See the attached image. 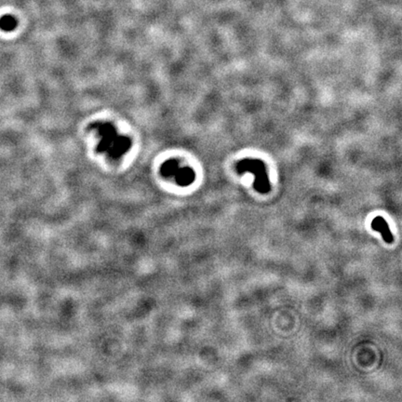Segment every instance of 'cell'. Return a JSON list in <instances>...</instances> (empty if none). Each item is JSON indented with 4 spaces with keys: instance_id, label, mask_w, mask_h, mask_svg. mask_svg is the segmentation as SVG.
I'll use <instances>...</instances> for the list:
<instances>
[{
    "instance_id": "cell-2",
    "label": "cell",
    "mask_w": 402,
    "mask_h": 402,
    "mask_svg": "<svg viewBox=\"0 0 402 402\" xmlns=\"http://www.w3.org/2000/svg\"><path fill=\"white\" fill-rule=\"evenodd\" d=\"M160 172L167 178L174 179L180 186H188L195 180L194 172L187 168L182 167L176 160H167L161 166Z\"/></svg>"
},
{
    "instance_id": "cell-4",
    "label": "cell",
    "mask_w": 402,
    "mask_h": 402,
    "mask_svg": "<svg viewBox=\"0 0 402 402\" xmlns=\"http://www.w3.org/2000/svg\"><path fill=\"white\" fill-rule=\"evenodd\" d=\"M17 20L11 15H5L0 19V28L3 31H12L17 27Z\"/></svg>"
},
{
    "instance_id": "cell-1",
    "label": "cell",
    "mask_w": 402,
    "mask_h": 402,
    "mask_svg": "<svg viewBox=\"0 0 402 402\" xmlns=\"http://www.w3.org/2000/svg\"><path fill=\"white\" fill-rule=\"evenodd\" d=\"M98 136L97 150L112 160H118L132 146V141L126 135L119 134L116 128L108 122H99L90 126Z\"/></svg>"
},
{
    "instance_id": "cell-3",
    "label": "cell",
    "mask_w": 402,
    "mask_h": 402,
    "mask_svg": "<svg viewBox=\"0 0 402 402\" xmlns=\"http://www.w3.org/2000/svg\"><path fill=\"white\" fill-rule=\"evenodd\" d=\"M372 228L375 229L378 232H381L385 241L388 243L393 242V236L390 232L389 223L382 217H376L372 222Z\"/></svg>"
}]
</instances>
